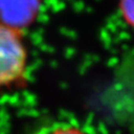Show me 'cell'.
Instances as JSON below:
<instances>
[{
    "instance_id": "cell-3",
    "label": "cell",
    "mask_w": 134,
    "mask_h": 134,
    "mask_svg": "<svg viewBox=\"0 0 134 134\" xmlns=\"http://www.w3.org/2000/svg\"><path fill=\"white\" fill-rule=\"evenodd\" d=\"M120 7L126 20L134 26V0H120Z\"/></svg>"
},
{
    "instance_id": "cell-2",
    "label": "cell",
    "mask_w": 134,
    "mask_h": 134,
    "mask_svg": "<svg viewBox=\"0 0 134 134\" xmlns=\"http://www.w3.org/2000/svg\"><path fill=\"white\" fill-rule=\"evenodd\" d=\"M32 134H89L79 127L68 122H53L37 129Z\"/></svg>"
},
{
    "instance_id": "cell-1",
    "label": "cell",
    "mask_w": 134,
    "mask_h": 134,
    "mask_svg": "<svg viewBox=\"0 0 134 134\" xmlns=\"http://www.w3.org/2000/svg\"><path fill=\"white\" fill-rule=\"evenodd\" d=\"M26 50L16 26L0 22V88L9 87L24 76Z\"/></svg>"
}]
</instances>
